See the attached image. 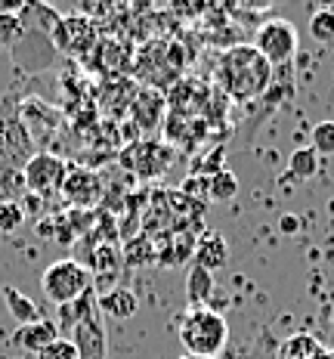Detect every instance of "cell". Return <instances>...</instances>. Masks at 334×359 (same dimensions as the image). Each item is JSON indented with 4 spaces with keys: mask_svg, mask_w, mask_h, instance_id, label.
<instances>
[{
    "mask_svg": "<svg viewBox=\"0 0 334 359\" xmlns=\"http://www.w3.org/2000/svg\"><path fill=\"white\" fill-rule=\"evenodd\" d=\"M217 84L235 102H251L272 84V65L254 50V43H235L217 62Z\"/></svg>",
    "mask_w": 334,
    "mask_h": 359,
    "instance_id": "1",
    "label": "cell"
},
{
    "mask_svg": "<svg viewBox=\"0 0 334 359\" xmlns=\"http://www.w3.org/2000/svg\"><path fill=\"white\" fill-rule=\"evenodd\" d=\"M176 334H180V344L186 347V356L217 359V353L229 341V325L217 310H211V306H195V310L183 313Z\"/></svg>",
    "mask_w": 334,
    "mask_h": 359,
    "instance_id": "2",
    "label": "cell"
},
{
    "mask_svg": "<svg viewBox=\"0 0 334 359\" xmlns=\"http://www.w3.org/2000/svg\"><path fill=\"white\" fill-rule=\"evenodd\" d=\"M32 137L19 121V102L13 96H0V177L22 174L25 164L32 161Z\"/></svg>",
    "mask_w": 334,
    "mask_h": 359,
    "instance_id": "3",
    "label": "cell"
},
{
    "mask_svg": "<svg viewBox=\"0 0 334 359\" xmlns=\"http://www.w3.org/2000/svg\"><path fill=\"white\" fill-rule=\"evenodd\" d=\"M41 288L47 294V301H53L56 306H65L93 288V276L78 260H56V264H50L43 269Z\"/></svg>",
    "mask_w": 334,
    "mask_h": 359,
    "instance_id": "4",
    "label": "cell"
},
{
    "mask_svg": "<svg viewBox=\"0 0 334 359\" xmlns=\"http://www.w3.org/2000/svg\"><path fill=\"white\" fill-rule=\"evenodd\" d=\"M254 50L270 65H288L297 53V28L291 19H266L254 32Z\"/></svg>",
    "mask_w": 334,
    "mask_h": 359,
    "instance_id": "5",
    "label": "cell"
},
{
    "mask_svg": "<svg viewBox=\"0 0 334 359\" xmlns=\"http://www.w3.org/2000/svg\"><path fill=\"white\" fill-rule=\"evenodd\" d=\"M22 177H25V189L32 192V196L50 198V196H56V192H62L65 177H69V164L53 152H34L32 161L22 170Z\"/></svg>",
    "mask_w": 334,
    "mask_h": 359,
    "instance_id": "6",
    "label": "cell"
},
{
    "mask_svg": "<svg viewBox=\"0 0 334 359\" xmlns=\"http://www.w3.org/2000/svg\"><path fill=\"white\" fill-rule=\"evenodd\" d=\"M71 344L78 347V359H109V334H106V323H102L99 306H96V294L84 306L81 319L74 323Z\"/></svg>",
    "mask_w": 334,
    "mask_h": 359,
    "instance_id": "7",
    "label": "cell"
},
{
    "mask_svg": "<svg viewBox=\"0 0 334 359\" xmlns=\"http://www.w3.org/2000/svg\"><path fill=\"white\" fill-rule=\"evenodd\" d=\"M99 43V32H96V22L84 13H71L62 16V22L53 32V47L62 50L69 56H90L93 47Z\"/></svg>",
    "mask_w": 334,
    "mask_h": 359,
    "instance_id": "8",
    "label": "cell"
},
{
    "mask_svg": "<svg viewBox=\"0 0 334 359\" xmlns=\"http://www.w3.org/2000/svg\"><path fill=\"white\" fill-rule=\"evenodd\" d=\"M13 62H16L19 72H43L56 62V47H53V37L47 34H32L25 32V37L10 50Z\"/></svg>",
    "mask_w": 334,
    "mask_h": 359,
    "instance_id": "9",
    "label": "cell"
},
{
    "mask_svg": "<svg viewBox=\"0 0 334 359\" xmlns=\"http://www.w3.org/2000/svg\"><path fill=\"white\" fill-rule=\"evenodd\" d=\"M19 121L34 143V140H47L59 130V111L53 106H47L43 100H37V96H25L19 102Z\"/></svg>",
    "mask_w": 334,
    "mask_h": 359,
    "instance_id": "10",
    "label": "cell"
},
{
    "mask_svg": "<svg viewBox=\"0 0 334 359\" xmlns=\"http://www.w3.org/2000/svg\"><path fill=\"white\" fill-rule=\"evenodd\" d=\"M170 158H174V152H170V146H165V143H133L127 152H124L121 161L130 164L139 177H158L167 170Z\"/></svg>",
    "mask_w": 334,
    "mask_h": 359,
    "instance_id": "11",
    "label": "cell"
},
{
    "mask_svg": "<svg viewBox=\"0 0 334 359\" xmlns=\"http://www.w3.org/2000/svg\"><path fill=\"white\" fill-rule=\"evenodd\" d=\"M56 338H62L59 334V323L56 319H37V323H32V325H19L16 332H13V344H16L19 350H28V353H41L43 347H50Z\"/></svg>",
    "mask_w": 334,
    "mask_h": 359,
    "instance_id": "12",
    "label": "cell"
},
{
    "mask_svg": "<svg viewBox=\"0 0 334 359\" xmlns=\"http://www.w3.org/2000/svg\"><path fill=\"white\" fill-rule=\"evenodd\" d=\"M19 22L25 32L53 37L56 25L62 22V13L50 4H41V0H25V6H22V13H19Z\"/></svg>",
    "mask_w": 334,
    "mask_h": 359,
    "instance_id": "13",
    "label": "cell"
},
{
    "mask_svg": "<svg viewBox=\"0 0 334 359\" xmlns=\"http://www.w3.org/2000/svg\"><path fill=\"white\" fill-rule=\"evenodd\" d=\"M192 260H195V266L207 269V273L226 266L229 264V245H226V238H223L220 233H214V229H211V233H204L195 242V254H192Z\"/></svg>",
    "mask_w": 334,
    "mask_h": 359,
    "instance_id": "14",
    "label": "cell"
},
{
    "mask_svg": "<svg viewBox=\"0 0 334 359\" xmlns=\"http://www.w3.org/2000/svg\"><path fill=\"white\" fill-rule=\"evenodd\" d=\"M133 121L137 127H143V130H152V127L161 124V118H165V96L158 93V90H139L137 100H133Z\"/></svg>",
    "mask_w": 334,
    "mask_h": 359,
    "instance_id": "15",
    "label": "cell"
},
{
    "mask_svg": "<svg viewBox=\"0 0 334 359\" xmlns=\"http://www.w3.org/2000/svg\"><path fill=\"white\" fill-rule=\"evenodd\" d=\"M96 306H99V313L109 319H130V316H137L139 301L130 288H111L106 294L96 297Z\"/></svg>",
    "mask_w": 334,
    "mask_h": 359,
    "instance_id": "16",
    "label": "cell"
},
{
    "mask_svg": "<svg viewBox=\"0 0 334 359\" xmlns=\"http://www.w3.org/2000/svg\"><path fill=\"white\" fill-rule=\"evenodd\" d=\"M62 192L74 205H93V201L99 198V180H96V174H90V170H69Z\"/></svg>",
    "mask_w": 334,
    "mask_h": 359,
    "instance_id": "17",
    "label": "cell"
},
{
    "mask_svg": "<svg viewBox=\"0 0 334 359\" xmlns=\"http://www.w3.org/2000/svg\"><path fill=\"white\" fill-rule=\"evenodd\" d=\"M0 297H4V304H6V310H10V316L16 319L19 325H32L41 319V313H37V304L32 301V297H25L19 288H13V285H6L4 291H0Z\"/></svg>",
    "mask_w": 334,
    "mask_h": 359,
    "instance_id": "18",
    "label": "cell"
},
{
    "mask_svg": "<svg viewBox=\"0 0 334 359\" xmlns=\"http://www.w3.org/2000/svg\"><path fill=\"white\" fill-rule=\"evenodd\" d=\"M279 359H331V356L316 338H309V334H294V338H288L281 344Z\"/></svg>",
    "mask_w": 334,
    "mask_h": 359,
    "instance_id": "19",
    "label": "cell"
},
{
    "mask_svg": "<svg viewBox=\"0 0 334 359\" xmlns=\"http://www.w3.org/2000/svg\"><path fill=\"white\" fill-rule=\"evenodd\" d=\"M211 294H214V273H207V269L192 264L189 279H186V297H189L192 310H195V306H204V301Z\"/></svg>",
    "mask_w": 334,
    "mask_h": 359,
    "instance_id": "20",
    "label": "cell"
},
{
    "mask_svg": "<svg viewBox=\"0 0 334 359\" xmlns=\"http://www.w3.org/2000/svg\"><path fill=\"white\" fill-rule=\"evenodd\" d=\"M288 174L294 180H309L319 174V155L313 146H297L291 155H288Z\"/></svg>",
    "mask_w": 334,
    "mask_h": 359,
    "instance_id": "21",
    "label": "cell"
},
{
    "mask_svg": "<svg viewBox=\"0 0 334 359\" xmlns=\"http://www.w3.org/2000/svg\"><path fill=\"white\" fill-rule=\"evenodd\" d=\"M235 192H239V180H235L232 170L220 168L217 174L207 180V196L214 201H229V198H235Z\"/></svg>",
    "mask_w": 334,
    "mask_h": 359,
    "instance_id": "22",
    "label": "cell"
},
{
    "mask_svg": "<svg viewBox=\"0 0 334 359\" xmlns=\"http://www.w3.org/2000/svg\"><path fill=\"white\" fill-rule=\"evenodd\" d=\"M309 146L316 149L319 158H328V155H334V121L331 118H325V121H319L313 127V133H309Z\"/></svg>",
    "mask_w": 334,
    "mask_h": 359,
    "instance_id": "23",
    "label": "cell"
},
{
    "mask_svg": "<svg viewBox=\"0 0 334 359\" xmlns=\"http://www.w3.org/2000/svg\"><path fill=\"white\" fill-rule=\"evenodd\" d=\"M309 34L319 43H334V13L331 10H316L309 16Z\"/></svg>",
    "mask_w": 334,
    "mask_h": 359,
    "instance_id": "24",
    "label": "cell"
},
{
    "mask_svg": "<svg viewBox=\"0 0 334 359\" xmlns=\"http://www.w3.org/2000/svg\"><path fill=\"white\" fill-rule=\"evenodd\" d=\"M25 223V211L19 201H0V233H16Z\"/></svg>",
    "mask_w": 334,
    "mask_h": 359,
    "instance_id": "25",
    "label": "cell"
},
{
    "mask_svg": "<svg viewBox=\"0 0 334 359\" xmlns=\"http://www.w3.org/2000/svg\"><path fill=\"white\" fill-rule=\"evenodd\" d=\"M22 37H25V28H22L19 16H0V47L13 50Z\"/></svg>",
    "mask_w": 334,
    "mask_h": 359,
    "instance_id": "26",
    "label": "cell"
},
{
    "mask_svg": "<svg viewBox=\"0 0 334 359\" xmlns=\"http://www.w3.org/2000/svg\"><path fill=\"white\" fill-rule=\"evenodd\" d=\"M37 359H78V347L71 344V338H56L50 347H43Z\"/></svg>",
    "mask_w": 334,
    "mask_h": 359,
    "instance_id": "27",
    "label": "cell"
},
{
    "mask_svg": "<svg viewBox=\"0 0 334 359\" xmlns=\"http://www.w3.org/2000/svg\"><path fill=\"white\" fill-rule=\"evenodd\" d=\"M281 233H297V217H281Z\"/></svg>",
    "mask_w": 334,
    "mask_h": 359,
    "instance_id": "28",
    "label": "cell"
},
{
    "mask_svg": "<svg viewBox=\"0 0 334 359\" xmlns=\"http://www.w3.org/2000/svg\"><path fill=\"white\" fill-rule=\"evenodd\" d=\"M180 359H211V356H186V353H183Z\"/></svg>",
    "mask_w": 334,
    "mask_h": 359,
    "instance_id": "29",
    "label": "cell"
},
{
    "mask_svg": "<svg viewBox=\"0 0 334 359\" xmlns=\"http://www.w3.org/2000/svg\"><path fill=\"white\" fill-rule=\"evenodd\" d=\"M331 325H334V306H331Z\"/></svg>",
    "mask_w": 334,
    "mask_h": 359,
    "instance_id": "30",
    "label": "cell"
}]
</instances>
